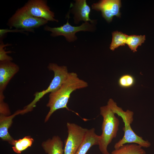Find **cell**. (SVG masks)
<instances>
[{"label":"cell","mask_w":154,"mask_h":154,"mask_svg":"<svg viewBox=\"0 0 154 154\" xmlns=\"http://www.w3.org/2000/svg\"><path fill=\"white\" fill-rule=\"evenodd\" d=\"M63 143L58 136H54L42 143V146L47 154H64Z\"/></svg>","instance_id":"5bb4252c"},{"label":"cell","mask_w":154,"mask_h":154,"mask_svg":"<svg viewBox=\"0 0 154 154\" xmlns=\"http://www.w3.org/2000/svg\"><path fill=\"white\" fill-rule=\"evenodd\" d=\"M44 19L33 17L29 14L24 7L18 9L9 19L7 23L10 29L13 27L25 31H34V29L46 24Z\"/></svg>","instance_id":"5b68a950"},{"label":"cell","mask_w":154,"mask_h":154,"mask_svg":"<svg viewBox=\"0 0 154 154\" xmlns=\"http://www.w3.org/2000/svg\"><path fill=\"white\" fill-rule=\"evenodd\" d=\"M23 7L27 12L33 17L43 19L48 21H58L54 18V13L50 10L45 0H29Z\"/></svg>","instance_id":"ba28073f"},{"label":"cell","mask_w":154,"mask_h":154,"mask_svg":"<svg viewBox=\"0 0 154 154\" xmlns=\"http://www.w3.org/2000/svg\"><path fill=\"white\" fill-rule=\"evenodd\" d=\"M100 138V135L96 133L94 128L88 129L83 142L75 154H86L92 146L98 145Z\"/></svg>","instance_id":"4fadbf2b"},{"label":"cell","mask_w":154,"mask_h":154,"mask_svg":"<svg viewBox=\"0 0 154 154\" xmlns=\"http://www.w3.org/2000/svg\"><path fill=\"white\" fill-rule=\"evenodd\" d=\"M107 105L115 114L121 117L124 125L122 129L124 132V135L122 139L115 144V149L126 143H136L142 147L146 148L151 146L150 142L144 140L141 137L138 135L132 129L131 124L133 120V112L128 110L125 111H123L121 108L117 106L116 103L112 98L109 100Z\"/></svg>","instance_id":"7a4b0ae2"},{"label":"cell","mask_w":154,"mask_h":154,"mask_svg":"<svg viewBox=\"0 0 154 154\" xmlns=\"http://www.w3.org/2000/svg\"><path fill=\"white\" fill-rule=\"evenodd\" d=\"M121 7L120 0H102L92 6V9L100 11L103 17L108 22L112 21L114 16L120 17Z\"/></svg>","instance_id":"9c48e42d"},{"label":"cell","mask_w":154,"mask_h":154,"mask_svg":"<svg viewBox=\"0 0 154 154\" xmlns=\"http://www.w3.org/2000/svg\"><path fill=\"white\" fill-rule=\"evenodd\" d=\"M73 6L72 11L74 14V22L75 23L83 21L85 22L90 21L91 23L95 24V20L90 18L91 9L86 0H76Z\"/></svg>","instance_id":"8fae6325"},{"label":"cell","mask_w":154,"mask_h":154,"mask_svg":"<svg viewBox=\"0 0 154 154\" xmlns=\"http://www.w3.org/2000/svg\"><path fill=\"white\" fill-rule=\"evenodd\" d=\"M4 95H0V114L7 116L10 114L8 106L4 102Z\"/></svg>","instance_id":"44dd1931"},{"label":"cell","mask_w":154,"mask_h":154,"mask_svg":"<svg viewBox=\"0 0 154 154\" xmlns=\"http://www.w3.org/2000/svg\"><path fill=\"white\" fill-rule=\"evenodd\" d=\"M145 40V35H128L126 44L133 52H135L137 51V49L138 46L141 45Z\"/></svg>","instance_id":"ac0fdd59"},{"label":"cell","mask_w":154,"mask_h":154,"mask_svg":"<svg viewBox=\"0 0 154 154\" xmlns=\"http://www.w3.org/2000/svg\"><path fill=\"white\" fill-rule=\"evenodd\" d=\"M25 31L21 29H16L15 30H9L6 29H1L0 30V37H1L4 35L8 32H19L21 33H23L24 31Z\"/></svg>","instance_id":"7402d4cb"},{"label":"cell","mask_w":154,"mask_h":154,"mask_svg":"<svg viewBox=\"0 0 154 154\" xmlns=\"http://www.w3.org/2000/svg\"><path fill=\"white\" fill-rule=\"evenodd\" d=\"M69 17L68 15L67 23L63 25L53 28L46 25L44 27V30L51 32V35L52 37L64 36L67 41L71 42L77 40V37L75 35L77 32L80 31H93L94 29V24H90L88 22H85L79 26H72L69 23Z\"/></svg>","instance_id":"52a82bcc"},{"label":"cell","mask_w":154,"mask_h":154,"mask_svg":"<svg viewBox=\"0 0 154 154\" xmlns=\"http://www.w3.org/2000/svg\"><path fill=\"white\" fill-rule=\"evenodd\" d=\"M135 82V78L129 74L122 75L119 78L118 81L119 86L123 88L131 87L134 84Z\"/></svg>","instance_id":"d6986e66"},{"label":"cell","mask_w":154,"mask_h":154,"mask_svg":"<svg viewBox=\"0 0 154 154\" xmlns=\"http://www.w3.org/2000/svg\"><path fill=\"white\" fill-rule=\"evenodd\" d=\"M20 114V110H18L10 116L0 114V137L4 141H7L13 145L15 140L11 136L8 131L13 123V119L16 115Z\"/></svg>","instance_id":"7c38bea8"},{"label":"cell","mask_w":154,"mask_h":154,"mask_svg":"<svg viewBox=\"0 0 154 154\" xmlns=\"http://www.w3.org/2000/svg\"><path fill=\"white\" fill-rule=\"evenodd\" d=\"M112 34V40L110 47L111 50L114 51L119 46H125L126 44L128 35L117 31H114Z\"/></svg>","instance_id":"e0dca14e"},{"label":"cell","mask_w":154,"mask_h":154,"mask_svg":"<svg viewBox=\"0 0 154 154\" xmlns=\"http://www.w3.org/2000/svg\"><path fill=\"white\" fill-rule=\"evenodd\" d=\"M145 151L139 145L136 143L124 144L113 151L109 154H146Z\"/></svg>","instance_id":"9a60e30c"},{"label":"cell","mask_w":154,"mask_h":154,"mask_svg":"<svg viewBox=\"0 0 154 154\" xmlns=\"http://www.w3.org/2000/svg\"><path fill=\"white\" fill-rule=\"evenodd\" d=\"M100 114L103 118L102 125V133L100 135L99 148L102 154H109L108 145L117 136L119 121L115 114L107 105L100 108Z\"/></svg>","instance_id":"3957f363"},{"label":"cell","mask_w":154,"mask_h":154,"mask_svg":"<svg viewBox=\"0 0 154 154\" xmlns=\"http://www.w3.org/2000/svg\"><path fill=\"white\" fill-rule=\"evenodd\" d=\"M19 69V66L11 61H0V94H3L9 82Z\"/></svg>","instance_id":"30bf717a"},{"label":"cell","mask_w":154,"mask_h":154,"mask_svg":"<svg viewBox=\"0 0 154 154\" xmlns=\"http://www.w3.org/2000/svg\"><path fill=\"white\" fill-rule=\"evenodd\" d=\"M33 142V139L30 136H26L22 139L15 140L12 148L15 152L20 154L31 146Z\"/></svg>","instance_id":"2e32d148"},{"label":"cell","mask_w":154,"mask_h":154,"mask_svg":"<svg viewBox=\"0 0 154 154\" xmlns=\"http://www.w3.org/2000/svg\"><path fill=\"white\" fill-rule=\"evenodd\" d=\"M88 83L80 79L74 72H69L66 81L56 91L50 93L46 106L50 110L44 119L47 122L56 111L62 108L70 110L67 104L71 93L74 91L87 87Z\"/></svg>","instance_id":"6da1fadb"},{"label":"cell","mask_w":154,"mask_h":154,"mask_svg":"<svg viewBox=\"0 0 154 154\" xmlns=\"http://www.w3.org/2000/svg\"><path fill=\"white\" fill-rule=\"evenodd\" d=\"M48 68L54 72L53 79L47 89L35 94L33 101L22 110V114L31 111L35 106L37 103L45 94L58 90L66 81L69 73L66 66H59L54 63H50Z\"/></svg>","instance_id":"277c9868"},{"label":"cell","mask_w":154,"mask_h":154,"mask_svg":"<svg viewBox=\"0 0 154 154\" xmlns=\"http://www.w3.org/2000/svg\"><path fill=\"white\" fill-rule=\"evenodd\" d=\"M10 44H4L3 43L1 42L0 45V61L5 60L12 61V58L8 55L7 54L10 53L11 51H6L5 50L4 48Z\"/></svg>","instance_id":"ffe728a7"},{"label":"cell","mask_w":154,"mask_h":154,"mask_svg":"<svg viewBox=\"0 0 154 154\" xmlns=\"http://www.w3.org/2000/svg\"><path fill=\"white\" fill-rule=\"evenodd\" d=\"M68 135L65 140L64 154H75L82 144L88 129L73 123L66 124Z\"/></svg>","instance_id":"8992f818"}]
</instances>
